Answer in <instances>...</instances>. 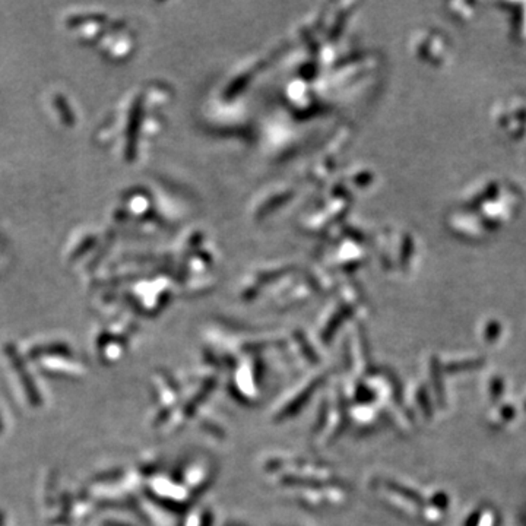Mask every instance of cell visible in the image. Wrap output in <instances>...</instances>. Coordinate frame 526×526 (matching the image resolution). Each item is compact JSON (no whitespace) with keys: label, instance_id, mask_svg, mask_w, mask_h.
Listing matches in <instances>:
<instances>
[]
</instances>
